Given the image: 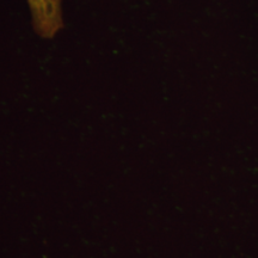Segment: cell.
I'll use <instances>...</instances> for the list:
<instances>
[{
    "mask_svg": "<svg viewBox=\"0 0 258 258\" xmlns=\"http://www.w3.org/2000/svg\"><path fill=\"white\" fill-rule=\"evenodd\" d=\"M35 30L40 36L51 38L63 27L61 0H27Z\"/></svg>",
    "mask_w": 258,
    "mask_h": 258,
    "instance_id": "6da1fadb",
    "label": "cell"
}]
</instances>
